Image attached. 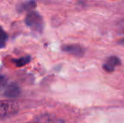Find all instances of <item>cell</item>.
<instances>
[{"label":"cell","mask_w":124,"mask_h":123,"mask_svg":"<svg viewBox=\"0 0 124 123\" xmlns=\"http://www.w3.org/2000/svg\"><path fill=\"white\" fill-rule=\"evenodd\" d=\"M25 24L31 30L36 31V32H42L43 28H44V22H43L42 17L37 12L35 11L30 12L26 15Z\"/></svg>","instance_id":"cell-1"},{"label":"cell","mask_w":124,"mask_h":123,"mask_svg":"<svg viewBox=\"0 0 124 123\" xmlns=\"http://www.w3.org/2000/svg\"><path fill=\"white\" fill-rule=\"evenodd\" d=\"M120 64H121V62H120L119 58L115 56H111L106 60L104 65H103V68L106 72H112L116 68V67L119 66Z\"/></svg>","instance_id":"cell-2"},{"label":"cell","mask_w":124,"mask_h":123,"mask_svg":"<svg viewBox=\"0 0 124 123\" xmlns=\"http://www.w3.org/2000/svg\"><path fill=\"white\" fill-rule=\"evenodd\" d=\"M62 50L63 51L69 54L74 55V56H82L84 54V50L81 46L78 45H68L62 47Z\"/></svg>","instance_id":"cell-3"},{"label":"cell","mask_w":124,"mask_h":123,"mask_svg":"<svg viewBox=\"0 0 124 123\" xmlns=\"http://www.w3.org/2000/svg\"><path fill=\"white\" fill-rule=\"evenodd\" d=\"M20 88L19 87L17 84H11L6 88V89L4 90V93L3 94L7 97H18L19 95L20 94Z\"/></svg>","instance_id":"cell-4"},{"label":"cell","mask_w":124,"mask_h":123,"mask_svg":"<svg viewBox=\"0 0 124 123\" xmlns=\"http://www.w3.org/2000/svg\"><path fill=\"white\" fill-rule=\"evenodd\" d=\"M36 3L34 0H31V1L25 2V3H20L17 7V9L20 12H24L27 11V10H31L33 8H36Z\"/></svg>","instance_id":"cell-5"},{"label":"cell","mask_w":124,"mask_h":123,"mask_svg":"<svg viewBox=\"0 0 124 123\" xmlns=\"http://www.w3.org/2000/svg\"><path fill=\"white\" fill-rule=\"evenodd\" d=\"M31 57L25 56V57H23V58H18V59H14L13 62L16 67H23V66L26 65V64H28L31 62Z\"/></svg>","instance_id":"cell-6"},{"label":"cell","mask_w":124,"mask_h":123,"mask_svg":"<svg viewBox=\"0 0 124 123\" xmlns=\"http://www.w3.org/2000/svg\"><path fill=\"white\" fill-rule=\"evenodd\" d=\"M8 40V35L3 30V29L0 26V48H3Z\"/></svg>","instance_id":"cell-7"},{"label":"cell","mask_w":124,"mask_h":123,"mask_svg":"<svg viewBox=\"0 0 124 123\" xmlns=\"http://www.w3.org/2000/svg\"><path fill=\"white\" fill-rule=\"evenodd\" d=\"M7 84V79L4 76H0V90L3 89L6 86Z\"/></svg>","instance_id":"cell-8"}]
</instances>
